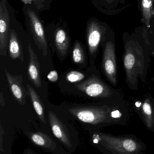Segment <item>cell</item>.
Listing matches in <instances>:
<instances>
[{"mask_svg": "<svg viewBox=\"0 0 154 154\" xmlns=\"http://www.w3.org/2000/svg\"><path fill=\"white\" fill-rule=\"evenodd\" d=\"M133 111L132 105L124 98L102 100L96 105L68 109L73 116L92 126L95 130L109 126L126 125Z\"/></svg>", "mask_w": 154, "mask_h": 154, "instance_id": "obj_1", "label": "cell"}, {"mask_svg": "<svg viewBox=\"0 0 154 154\" xmlns=\"http://www.w3.org/2000/svg\"><path fill=\"white\" fill-rule=\"evenodd\" d=\"M123 39V62L125 82L130 90L135 91L138 88L139 79L142 82H146L152 55L142 35H126Z\"/></svg>", "mask_w": 154, "mask_h": 154, "instance_id": "obj_2", "label": "cell"}, {"mask_svg": "<svg viewBox=\"0 0 154 154\" xmlns=\"http://www.w3.org/2000/svg\"><path fill=\"white\" fill-rule=\"evenodd\" d=\"M91 141L103 154H146V144L132 134L115 136L94 129Z\"/></svg>", "mask_w": 154, "mask_h": 154, "instance_id": "obj_3", "label": "cell"}, {"mask_svg": "<svg viewBox=\"0 0 154 154\" xmlns=\"http://www.w3.org/2000/svg\"><path fill=\"white\" fill-rule=\"evenodd\" d=\"M75 86L87 96L96 99L106 100L124 98L121 90L115 88L108 84L98 73L93 74L85 81Z\"/></svg>", "mask_w": 154, "mask_h": 154, "instance_id": "obj_4", "label": "cell"}, {"mask_svg": "<svg viewBox=\"0 0 154 154\" xmlns=\"http://www.w3.org/2000/svg\"><path fill=\"white\" fill-rule=\"evenodd\" d=\"M25 24L35 45L42 52L43 57L48 53V45L43 21L40 12L33 5H24L22 8Z\"/></svg>", "mask_w": 154, "mask_h": 154, "instance_id": "obj_5", "label": "cell"}, {"mask_svg": "<svg viewBox=\"0 0 154 154\" xmlns=\"http://www.w3.org/2000/svg\"><path fill=\"white\" fill-rule=\"evenodd\" d=\"M101 69L107 80L113 87L118 83V68L114 35L108 33L102 44Z\"/></svg>", "mask_w": 154, "mask_h": 154, "instance_id": "obj_6", "label": "cell"}, {"mask_svg": "<svg viewBox=\"0 0 154 154\" xmlns=\"http://www.w3.org/2000/svg\"><path fill=\"white\" fill-rule=\"evenodd\" d=\"M107 34V29L104 25L94 18L89 20L86 28V39L91 61L96 59Z\"/></svg>", "mask_w": 154, "mask_h": 154, "instance_id": "obj_7", "label": "cell"}, {"mask_svg": "<svg viewBox=\"0 0 154 154\" xmlns=\"http://www.w3.org/2000/svg\"><path fill=\"white\" fill-rule=\"evenodd\" d=\"M14 8L7 0H0V55L6 57L11 22L15 14Z\"/></svg>", "mask_w": 154, "mask_h": 154, "instance_id": "obj_8", "label": "cell"}, {"mask_svg": "<svg viewBox=\"0 0 154 154\" xmlns=\"http://www.w3.org/2000/svg\"><path fill=\"white\" fill-rule=\"evenodd\" d=\"M132 106L146 128L154 133V98L152 95L147 93L143 99H136Z\"/></svg>", "mask_w": 154, "mask_h": 154, "instance_id": "obj_9", "label": "cell"}, {"mask_svg": "<svg viewBox=\"0 0 154 154\" xmlns=\"http://www.w3.org/2000/svg\"><path fill=\"white\" fill-rule=\"evenodd\" d=\"M49 120L52 134L65 146L72 148L70 136L66 126L62 121L51 111L49 112Z\"/></svg>", "mask_w": 154, "mask_h": 154, "instance_id": "obj_10", "label": "cell"}, {"mask_svg": "<svg viewBox=\"0 0 154 154\" xmlns=\"http://www.w3.org/2000/svg\"><path fill=\"white\" fill-rule=\"evenodd\" d=\"M5 76L9 84L10 89L15 99L18 103L24 105L26 104V99L28 95L23 85V79L22 75H14L5 69Z\"/></svg>", "mask_w": 154, "mask_h": 154, "instance_id": "obj_11", "label": "cell"}, {"mask_svg": "<svg viewBox=\"0 0 154 154\" xmlns=\"http://www.w3.org/2000/svg\"><path fill=\"white\" fill-rule=\"evenodd\" d=\"M54 27V43L58 54L62 57L67 55L69 47L70 38L63 21L52 24Z\"/></svg>", "mask_w": 154, "mask_h": 154, "instance_id": "obj_12", "label": "cell"}, {"mask_svg": "<svg viewBox=\"0 0 154 154\" xmlns=\"http://www.w3.org/2000/svg\"><path fill=\"white\" fill-rule=\"evenodd\" d=\"M17 18L16 14L14 15L11 22L9 31V51L10 58L12 60L19 59L24 61L22 47L17 32L16 27Z\"/></svg>", "mask_w": 154, "mask_h": 154, "instance_id": "obj_13", "label": "cell"}, {"mask_svg": "<svg viewBox=\"0 0 154 154\" xmlns=\"http://www.w3.org/2000/svg\"><path fill=\"white\" fill-rule=\"evenodd\" d=\"M27 50L29 55L28 67V77L35 87L38 88H41L42 82L40 72L39 63L38 60V57L30 43L28 45Z\"/></svg>", "mask_w": 154, "mask_h": 154, "instance_id": "obj_14", "label": "cell"}, {"mask_svg": "<svg viewBox=\"0 0 154 154\" xmlns=\"http://www.w3.org/2000/svg\"><path fill=\"white\" fill-rule=\"evenodd\" d=\"M28 137L33 143L46 150L53 151L57 147L56 143L49 135L44 133L40 132L30 133Z\"/></svg>", "mask_w": 154, "mask_h": 154, "instance_id": "obj_15", "label": "cell"}, {"mask_svg": "<svg viewBox=\"0 0 154 154\" xmlns=\"http://www.w3.org/2000/svg\"><path fill=\"white\" fill-rule=\"evenodd\" d=\"M27 89L28 95L30 98L35 112L37 113L39 119L44 124H46V121L44 115V107L40 98L36 91L34 90V89L30 85L27 84Z\"/></svg>", "mask_w": 154, "mask_h": 154, "instance_id": "obj_16", "label": "cell"}, {"mask_svg": "<svg viewBox=\"0 0 154 154\" xmlns=\"http://www.w3.org/2000/svg\"><path fill=\"white\" fill-rule=\"evenodd\" d=\"M72 58L76 64H82L85 62V53L81 43L79 41L76 40L74 44L72 51Z\"/></svg>", "mask_w": 154, "mask_h": 154, "instance_id": "obj_17", "label": "cell"}, {"mask_svg": "<svg viewBox=\"0 0 154 154\" xmlns=\"http://www.w3.org/2000/svg\"><path fill=\"white\" fill-rule=\"evenodd\" d=\"M55 0H32L33 5L40 12L49 10L52 3Z\"/></svg>", "mask_w": 154, "mask_h": 154, "instance_id": "obj_18", "label": "cell"}, {"mask_svg": "<svg viewBox=\"0 0 154 154\" xmlns=\"http://www.w3.org/2000/svg\"><path fill=\"white\" fill-rule=\"evenodd\" d=\"M83 73L77 71H71L68 73L66 75L67 80L71 83L78 82L85 78Z\"/></svg>", "mask_w": 154, "mask_h": 154, "instance_id": "obj_19", "label": "cell"}, {"mask_svg": "<svg viewBox=\"0 0 154 154\" xmlns=\"http://www.w3.org/2000/svg\"><path fill=\"white\" fill-rule=\"evenodd\" d=\"M58 74L56 71L53 70V71H51L49 75L47 76V78L51 82H54L57 81L58 79Z\"/></svg>", "mask_w": 154, "mask_h": 154, "instance_id": "obj_20", "label": "cell"}, {"mask_svg": "<svg viewBox=\"0 0 154 154\" xmlns=\"http://www.w3.org/2000/svg\"><path fill=\"white\" fill-rule=\"evenodd\" d=\"M0 143H1V145H0V151L1 152H3L4 149L3 148V135L4 134V130L2 126V125L1 124V126H0Z\"/></svg>", "mask_w": 154, "mask_h": 154, "instance_id": "obj_21", "label": "cell"}, {"mask_svg": "<svg viewBox=\"0 0 154 154\" xmlns=\"http://www.w3.org/2000/svg\"><path fill=\"white\" fill-rule=\"evenodd\" d=\"M152 1L151 0H143V5L145 9L150 8L152 6Z\"/></svg>", "mask_w": 154, "mask_h": 154, "instance_id": "obj_22", "label": "cell"}, {"mask_svg": "<svg viewBox=\"0 0 154 154\" xmlns=\"http://www.w3.org/2000/svg\"><path fill=\"white\" fill-rule=\"evenodd\" d=\"M0 105L2 107H4L5 106L4 97L2 91L0 93Z\"/></svg>", "mask_w": 154, "mask_h": 154, "instance_id": "obj_23", "label": "cell"}, {"mask_svg": "<svg viewBox=\"0 0 154 154\" xmlns=\"http://www.w3.org/2000/svg\"><path fill=\"white\" fill-rule=\"evenodd\" d=\"M24 152L25 154H40L35 152L33 150H31L30 148H27V149H25L24 150Z\"/></svg>", "mask_w": 154, "mask_h": 154, "instance_id": "obj_24", "label": "cell"}, {"mask_svg": "<svg viewBox=\"0 0 154 154\" xmlns=\"http://www.w3.org/2000/svg\"><path fill=\"white\" fill-rule=\"evenodd\" d=\"M20 1L24 4V5H33V2L32 0H20Z\"/></svg>", "mask_w": 154, "mask_h": 154, "instance_id": "obj_25", "label": "cell"}, {"mask_svg": "<svg viewBox=\"0 0 154 154\" xmlns=\"http://www.w3.org/2000/svg\"><path fill=\"white\" fill-rule=\"evenodd\" d=\"M152 80L154 82V76L152 78Z\"/></svg>", "mask_w": 154, "mask_h": 154, "instance_id": "obj_26", "label": "cell"}]
</instances>
